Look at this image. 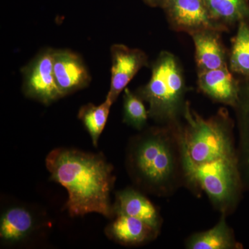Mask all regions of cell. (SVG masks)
Segmentation results:
<instances>
[{
	"mask_svg": "<svg viewBox=\"0 0 249 249\" xmlns=\"http://www.w3.org/2000/svg\"><path fill=\"white\" fill-rule=\"evenodd\" d=\"M142 98L128 88L124 90V117L123 121L127 125L139 131L145 128L149 118L148 109H146Z\"/></svg>",
	"mask_w": 249,
	"mask_h": 249,
	"instance_id": "d6986e66",
	"label": "cell"
},
{
	"mask_svg": "<svg viewBox=\"0 0 249 249\" xmlns=\"http://www.w3.org/2000/svg\"><path fill=\"white\" fill-rule=\"evenodd\" d=\"M240 80L238 99L235 107L239 170L245 191L249 192V78Z\"/></svg>",
	"mask_w": 249,
	"mask_h": 249,
	"instance_id": "9c48e42d",
	"label": "cell"
},
{
	"mask_svg": "<svg viewBox=\"0 0 249 249\" xmlns=\"http://www.w3.org/2000/svg\"><path fill=\"white\" fill-rule=\"evenodd\" d=\"M162 8L170 27L178 32L190 36L208 29L224 32L213 20L204 0H166Z\"/></svg>",
	"mask_w": 249,
	"mask_h": 249,
	"instance_id": "8992f818",
	"label": "cell"
},
{
	"mask_svg": "<svg viewBox=\"0 0 249 249\" xmlns=\"http://www.w3.org/2000/svg\"><path fill=\"white\" fill-rule=\"evenodd\" d=\"M229 58V69L232 73L242 78H249V22L237 24Z\"/></svg>",
	"mask_w": 249,
	"mask_h": 249,
	"instance_id": "e0dca14e",
	"label": "cell"
},
{
	"mask_svg": "<svg viewBox=\"0 0 249 249\" xmlns=\"http://www.w3.org/2000/svg\"><path fill=\"white\" fill-rule=\"evenodd\" d=\"M111 81L106 98L114 104L120 93L142 67L148 66V57L143 51L115 44L111 47Z\"/></svg>",
	"mask_w": 249,
	"mask_h": 249,
	"instance_id": "52a82bcc",
	"label": "cell"
},
{
	"mask_svg": "<svg viewBox=\"0 0 249 249\" xmlns=\"http://www.w3.org/2000/svg\"><path fill=\"white\" fill-rule=\"evenodd\" d=\"M198 88L214 103L235 107L238 99L240 80L228 66L198 73Z\"/></svg>",
	"mask_w": 249,
	"mask_h": 249,
	"instance_id": "30bf717a",
	"label": "cell"
},
{
	"mask_svg": "<svg viewBox=\"0 0 249 249\" xmlns=\"http://www.w3.org/2000/svg\"><path fill=\"white\" fill-rule=\"evenodd\" d=\"M51 179L68 193L65 209L71 217L95 213L114 218L111 193L116 178L114 167L103 154L58 147L45 160Z\"/></svg>",
	"mask_w": 249,
	"mask_h": 249,
	"instance_id": "3957f363",
	"label": "cell"
},
{
	"mask_svg": "<svg viewBox=\"0 0 249 249\" xmlns=\"http://www.w3.org/2000/svg\"><path fill=\"white\" fill-rule=\"evenodd\" d=\"M113 214L114 217L123 214L137 218L160 232L163 224L159 209L137 188H127L116 193Z\"/></svg>",
	"mask_w": 249,
	"mask_h": 249,
	"instance_id": "8fae6325",
	"label": "cell"
},
{
	"mask_svg": "<svg viewBox=\"0 0 249 249\" xmlns=\"http://www.w3.org/2000/svg\"><path fill=\"white\" fill-rule=\"evenodd\" d=\"M36 214L29 208L13 206L5 210L0 220V237L6 245L27 240L38 228Z\"/></svg>",
	"mask_w": 249,
	"mask_h": 249,
	"instance_id": "7c38bea8",
	"label": "cell"
},
{
	"mask_svg": "<svg viewBox=\"0 0 249 249\" xmlns=\"http://www.w3.org/2000/svg\"><path fill=\"white\" fill-rule=\"evenodd\" d=\"M160 232L146 222L129 216L119 214L106 228L110 240L124 246L145 245L155 240Z\"/></svg>",
	"mask_w": 249,
	"mask_h": 249,
	"instance_id": "4fadbf2b",
	"label": "cell"
},
{
	"mask_svg": "<svg viewBox=\"0 0 249 249\" xmlns=\"http://www.w3.org/2000/svg\"><path fill=\"white\" fill-rule=\"evenodd\" d=\"M181 129L182 123L159 124L129 139L124 165L137 189L168 197L184 186Z\"/></svg>",
	"mask_w": 249,
	"mask_h": 249,
	"instance_id": "7a4b0ae2",
	"label": "cell"
},
{
	"mask_svg": "<svg viewBox=\"0 0 249 249\" xmlns=\"http://www.w3.org/2000/svg\"><path fill=\"white\" fill-rule=\"evenodd\" d=\"M188 89L178 59L160 52L152 65L151 78L135 93L148 104L149 116L160 125L181 124Z\"/></svg>",
	"mask_w": 249,
	"mask_h": 249,
	"instance_id": "277c9868",
	"label": "cell"
},
{
	"mask_svg": "<svg viewBox=\"0 0 249 249\" xmlns=\"http://www.w3.org/2000/svg\"><path fill=\"white\" fill-rule=\"evenodd\" d=\"M147 4L152 7H163L166 0H143Z\"/></svg>",
	"mask_w": 249,
	"mask_h": 249,
	"instance_id": "ffe728a7",
	"label": "cell"
},
{
	"mask_svg": "<svg viewBox=\"0 0 249 249\" xmlns=\"http://www.w3.org/2000/svg\"><path fill=\"white\" fill-rule=\"evenodd\" d=\"M210 16L224 31L241 22H249V0H204Z\"/></svg>",
	"mask_w": 249,
	"mask_h": 249,
	"instance_id": "2e32d148",
	"label": "cell"
},
{
	"mask_svg": "<svg viewBox=\"0 0 249 249\" xmlns=\"http://www.w3.org/2000/svg\"><path fill=\"white\" fill-rule=\"evenodd\" d=\"M112 105L106 98L99 106L88 103L82 106L78 111V118L89 133L95 147L98 146V140L107 124Z\"/></svg>",
	"mask_w": 249,
	"mask_h": 249,
	"instance_id": "ac0fdd59",
	"label": "cell"
},
{
	"mask_svg": "<svg viewBox=\"0 0 249 249\" xmlns=\"http://www.w3.org/2000/svg\"><path fill=\"white\" fill-rule=\"evenodd\" d=\"M219 31L203 30L191 35L198 73L228 66L227 53Z\"/></svg>",
	"mask_w": 249,
	"mask_h": 249,
	"instance_id": "5bb4252c",
	"label": "cell"
},
{
	"mask_svg": "<svg viewBox=\"0 0 249 249\" xmlns=\"http://www.w3.org/2000/svg\"><path fill=\"white\" fill-rule=\"evenodd\" d=\"M53 53V49H42L22 69L23 93L45 106L64 97L54 76Z\"/></svg>",
	"mask_w": 249,
	"mask_h": 249,
	"instance_id": "5b68a950",
	"label": "cell"
},
{
	"mask_svg": "<svg viewBox=\"0 0 249 249\" xmlns=\"http://www.w3.org/2000/svg\"><path fill=\"white\" fill-rule=\"evenodd\" d=\"M53 73L64 97L88 86L91 78L83 58L68 49H54Z\"/></svg>",
	"mask_w": 249,
	"mask_h": 249,
	"instance_id": "ba28073f",
	"label": "cell"
},
{
	"mask_svg": "<svg viewBox=\"0 0 249 249\" xmlns=\"http://www.w3.org/2000/svg\"><path fill=\"white\" fill-rule=\"evenodd\" d=\"M235 128L227 108L206 119L187 101L181 129L184 187L196 197L204 193L214 209L227 217L235 212L245 191Z\"/></svg>",
	"mask_w": 249,
	"mask_h": 249,
	"instance_id": "6da1fadb",
	"label": "cell"
},
{
	"mask_svg": "<svg viewBox=\"0 0 249 249\" xmlns=\"http://www.w3.org/2000/svg\"><path fill=\"white\" fill-rule=\"evenodd\" d=\"M227 216L221 214L213 227L205 231L192 234L186 239L188 249H242L243 246L236 240L231 227L228 224Z\"/></svg>",
	"mask_w": 249,
	"mask_h": 249,
	"instance_id": "9a60e30c",
	"label": "cell"
}]
</instances>
